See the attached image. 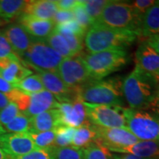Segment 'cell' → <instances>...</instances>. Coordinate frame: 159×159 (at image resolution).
Returning <instances> with one entry per match:
<instances>
[{
    "instance_id": "41",
    "label": "cell",
    "mask_w": 159,
    "mask_h": 159,
    "mask_svg": "<svg viewBox=\"0 0 159 159\" xmlns=\"http://www.w3.org/2000/svg\"><path fill=\"white\" fill-rule=\"evenodd\" d=\"M148 44L157 53L159 54V34L153 35L152 36L147 38L145 40Z\"/></svg>"
},
{
    "instance_id": "7",
    "label": "cell",
    "mask_w": 159,
    "mask_h": 159,
    "mask_svg": "<svg viewBox=\"0 0 159 159\" xmlns=\"http://www.w3.org/2000/svg\"><path fill=\"white\" fill-rule=\"evenodd\" d=\"M19 59L36 71L57 72L63 57L44 40L35 39L30 47Z\"/></svg>"
},
{
    "instance_id": "25",
    "label": "cell",
    "mask_w": 159,
    "mask_h": 159,
    "mask_svg": "<svg viewBox=\"0 0 159 159\" xmlns=\"http://www.w3.org/2000/svg\"><path fill=\"white\" fill-rule=\"evenodd\" d=\"M44 41L50 46L52 48L55 49L57 53H59L63 58L74 56V54L71 52L64 37L55 31V30L47 39H44Z\"/></svg>"
},
{
    "instance_id": "15",
    "label": "cell",
    "mask_w": 159,
    "mask_h": 159,
    "mask_svg": "<svg viewBox=\"0 0 159 159\" xmlns=\"http://www.w3.org/2000/svg\"><path fill=\"white\" fill-rule=\"evenodd\" d=\"M135 61L136 66L159 81V54L145 41L139 45Z\"/></svg>"
},
{
    "instance_id": "8",
    "label": "cell",
    "mask_w": 159,
    "mask_h": 159,
    "mask_svg": "<svg viewBox=\"0 0 159 159\" xmlns=\"http://www.w3.org/2000/svg\"><path fill=\"white\" fill-rule=\"evenodd\" d=\"M126 128L140 141L159 142V117L146 110L125 108Z\"/></svg>"
},
{
    "instance_id": "29",
    "label": "cell",
    "mask_w": 159,
    "mask_h": 159,
    "mask_svg": "<svg viewBox=\"0 0 159 159\" xmlns=\"http://www.w3.org/2000/svg\"><path fill=\"white\" fill-rule=\"evenodd\" d=\"M38 148H48L54 146L56 138V129L44 132L27 133Z\"/></svg>"
},
{
    "instance_id": "34",
    "label": "cell",
    "mask_w": 159,
    "mask_h": 159,
    "mask_svg": "<svg viewBox=\"0 0 159 159\" xmlns=\"http://www.w3.org/2000/svg\"><path fill=\"white\" fill-rule=\"evenodd\" d=\"M56 148H37L29 153L13 159H55Z\"/></svg>"
},
{
    "instance_id": "48",
    "label": "cell",
    "mask_w": 159,
    "mask_h": 159,
    "mask_svg": "<svg viewBox=\"0 0 159 159\" xmlns=\"http://www.w3.org/2000/svg\"><path fill=\"white\" fill-rule=\"evenodd\" d=\"M7 23H8V22H7V21H5V20L0 19V27H1V26H2V25H6V24H7Z\"/></svg>"
},
{
    "instance_id": "44",
    "label": "cell",
    "mask_w": 159,
    "mask_h": 159,
    "mask_svg": "<svg viewBox=\"0 0 159 159\" xmlns=\"http://www.w3.org/2000/svg\"><path fill=\"white\" fill-rule=\"evenodd\" d=\"M9 102H10L8 99H7V97L2 94V93L0 92V112L7 106Z\"/></svg>"
},
{
    "instance_id": "21",
    "label": "cell",
    "mask_w": 159,
    "mask_h": 159,
    "mask_svg": "<svg viewBox=\"0 0 159 159\" xmlns=\"http://www.w3.org/2000/svg\"><path fill=\"white\" fill-rule=\"evenodd\" d=\"M156 34H159V0L142 16L139 29V36L148 38Z\"/></svg>"
},
{
    "instance_id": "37",
    "label": "cell",
    "mask_w": 159,
    "mask_h": 159,
    "mask_svg": "<svg viewBox=\"0 0 159 159\" xmlns=\"http://www.w3.org/2000/svg\"><path fill=\"white\" fill-rule=\"evenodd\" d=\"M11 44L6 39L2 31H0V59L16 56ZM17 56V55H16Z\"/></svg>"
},
{
    "instance_id": "47",
    "label": "cell",
    "mask_w": 159,
    "mask_h": 159,
    "mask_svg": "<svg viewBox=\"0 0 159 159\" xmlns=\"http://www.w3.org/2000/svg\"><path fill=\"white\" fill-rule=\"evenodd\" d=\"M156 108L159 112V90L158 91V95H157V99H156Z\"/></svg>"
},
{
    "instance_id": "40",
    "label": "cell",
    "mask_w": 159,
    "mask_h": 159,
    "mask_svg": "<svg viewBox=\"0 0 159 159\" xmlns=\"http://www.w3.org/2000/svg\"><path fill=\"white\" fill-rule=\"evenodd\" d=\"M58 11H72L74 7L78 3L77 0H57L55 1Z\"/></svg>"
},
{
    "instance_id": "43",
    "label": "cell",
    "mask_w": 159,
    "mask_h": 159,
    "mask_svg": "<svg viewBox=\"0 0 159 159\" xmlns=\"http://www.w3.org/2000/svg\"><path fill=\"white\" fill-rule=\"evenodd\" d=\"M112 159H148V158H143L140 157H137L133 155L130 154H114L111 156Z\"/></svg>"
},
{
    "instance_id": "39",
    "label": "cell",
    "mask_w": 159,
    "mask_h": 159,
    "mask_svg": "<svg viewBox=\"0 0 159 159\" xmlns=\"http://www.w3.org/2000/svg\"><path fill=\"white\" fill-rule=\"evenodd\" d=\"M72 20H75L73 11H57L52 19L53 22L55 24V25L68 22V21H72Z\"/></svg>"
},
{
    "instance_id": "16",
    "label": "cell",
    "mask_w": 159,
    "mask_h": 159,
    "mask_svg": "<svg viewBox=\"0 0 159 159\" xmlns=\"http://www.w3.org/2000/svg\"><path fill=\"white\" fill-rule=\"evenodd\" d=\"M2 33L11 44L13 52L19 58L30 47L35 40L19 23L9 25L4 30Z\"/></svg>"
},
{
    "instance_id": "2",
    "label": "cell",
    "mask_w": 159,
    "mask_h": 159,
    "mask_svg": "<svg viewBox=\"0 0 159 159\" xmlns=\"http://www.w3.org/2000/svg\"><path fill=\"white\" fill-rule=\"evenodd\" d=\"M139 36L136 32L91 25L85 33L84 41L90 53L108 50H125Z\"/></svg>"
},
{
    "instance_id": "13",
    "label": "cell",
    "mask_w": 159,
    "mask_h": 159,
    "mask_svg": "<svg viewBox=\"0 0 159 159\" xmlns=\"http://www.w3.org/2000/svg\"><path fill=\"white\" fill-rule=\"evenodd\" d=\"M37 148L28 134L6 133L0 137V149L9 159L25 156Z\"/></svg>"
},
{
    "instance_id": "19",
    "label": "cell",
    "mask_w": 159,
    "mask_h": 159,
    "mask_svg": "<svg viewBox=\"0 0 159 159\" xmlns=\"http://www.w3.org/2000/svg\"><path fill=\"white\" fill-rule=\"evenodd\" d=\"M111 152L130 154L143 158L159 159V142L139 141L130 146L115 149Z\"/></svg>"
},
{
    "instance_id": "23",
    "label": "cell",
    "mask_w": 159,
    "mask_h": 159,
    "mask_svg": "<svg viewBox=\"0 0 159 159\" xmlns=\"http://www.w3.org/2000/svg\"><path fill=\"white\" fill-rule=\"evenodd\" d=\"M33 71L25 66L19 58L12 61L6 69L0 70V76L15 87L18 83L31 75Z\"/></svg>"
},
{
    "instance_id": "30",
    "label": "cell",
    "mask_w": 159,
    "mask_h": 159,
    "mask_svg": "<svg viewBox=\"0 0 159 159\" xmlns=\"http://www.w3.org/2000/svg\"><path fill=\"white\" fill-rule=\"evenodd\" d=\"M76 128L60 125L56 128V138L54 143L55 148H63L70 147Z\"/></svg>"
},
{
    "instance_id": "3",
    "label": "cell",
    "mask_w": 159,
    "mask_h": 159,
    "mask_svg": "<svg viewBox=\"0 0 159 159\" xmlns=\"http://www.w3.org/2000/svg\"><path fill=\"white\" fill-rule=\"evenodd\" d=\"M83 102L89 104L123 105L122 80L120 77L90 80L79 89Z\"/></svg>"
},
{
    "instance_id": "45",
    "label": "cell",
    "mask_w": 159,
    "mask_h": 159,
    "mask_svg": "<svg viewBox=\"0 0 159 159\" xmlns=\"http://www.w3.org/2000/svg\"><path fill=\"white\" fill-rule=\"evenodd\" d=\"M0 159H9L7 155L5 153V152L2 149H0Z\"/></svg>"
},
{
    "instance_id": "38",
    "label": "cell",
    "mask_w": 159,
    "mask_h": 159,
    "mask_svg": "<svg viewBox=\"0 0 159 159\" xmlns=\"http://www.w3.org/2000/svg\"><path fill=\"white\" fill-rule=\"evenodd\" d=\"M155 2H156L155 0H136V1L133 2L131 5L136 13L142 16L145 12L152 7Z\"/></svg>"
},
{
    "instance_id": "12",
    "label": "cell",
    "mask_w": 159,
    "mask_h": 159,
    "mask_svg": "<svg viewBox=\"0 0 159 159\" xmlns=\"http://www.w3.org/2000/svg\"><path fill=\"white\" fill-rule=\"evenodd\" d=\"M57 109L60 113L61 125L77 128L89 122L85 112L84 102L80 93L71 101L60 102Z\"/></svg>"
},
{
    "instance_id": "14",
    "label": "cell",
    "mask_w": 159,
    "mask_h": 159,
    "mask_svg": "<svg viewBox=\"0 0 159 159\" xmlns=\"http://www.w3.org/2000/svg\"><path fill=\"white\" fill-rule=\"evenodd\" d=\"M38 75L42 81L45 90L48 91L59 102H69L76 97L79 89H70L63 82L57 72L38 70Z\"/></svg>"
},
{
    "instance_id": "18",
    "label": "cell",
    "mask_w": 159,
    "mask_h": 159,
    "mask_svg": "<svg viewBox=\"0 0 159 159\" xmlns=\"http://www.w3.org/2000/svg\"><path fill=\"white\" fill-rule=\"evenodd\" d=\"M57 11L53 0H33L26 2L22 13L40 19L52 20Z\"/></svg>"
},
{
    "instance_id": "28",
    "label": "cell",
    "mask_w": 159,
    "mask_h": 159,
    "mask_svg": "<svg viewBox=\"0 0 159 159\" xmlns=\"http://www.w3.org/2000/svg\"><path fill=\"white\" fill-rule=\"evenodd\" d=\"M16 88L26 94H33L44 91L42 81L38 75H30L15 85Z\"/></svg>"
},
{
    "instance_id": "5",
    "label": "cell",
    "mask_w": 159,
    "mask_h": 159,
    "mask_svg": "<svg viewBox=\"0 0 159 159\" xmlns=\"http://www.w3.org/2000/svg\"><path fill=\"white\" fill-rule=\"evenodd\" d=\"M91 80H103L127 64L128 53L125 50H108L89 53L83 56Z\"/></svg>"
},
{
    "instance_id": "27",
    "label": "cell",
    "mask_w": 159,
    "mask_h": 159,
    "mask_svg": "<svg viewBox=\"0 0 159 159\" xmlns=\"http://www.w3.org/2000/svg\"><path fill=\"white\" fill-rule=\"evenodd\" d=\"M31 118L20 113L8 124L3 126L6 133L9 134H27L31 130Z\"/></svg>"
},
{
    "instance_id": "6",
    "label": "cell",
    "mask_w": 159,
    "mask_h": 159,
    "mask_svg": "<svg viewBox=\"0 0 159 159\" xmlns=\"http://www.w3.org/2000/svg\"><path fill=\"white\" fill-rule=\"evenodd\" d=\"M9 102H15L20 112L26 116L33 117L51 109L57 108L59 102L56 98L44 90L33 94H26L15 88L10 93L5 94Z\"/></svg>"
},
{
    "instance_id": "32",
    "label": "cell",
    "mask_w": 159,
    "mask_h": 159,
    "mask_svg": "<svg viewBox=\"0 0 159 159\" xmlns=\"http://www.w3.org/2000/svg\"><path fill=\"white\" fill-rule=\"evenodd\" d=\"M83 159H112V154L104 147L93 144L83 149Z\"/></svg>"
},
{
    "instance_id": "20",
    "label": "cell",
    "mask_w": 159,
    "mask_h": 159,
    "mask_svg": "<svg viewBox=\"0 0 159 159\" xmlns=\"http://www.w3.org/2000/svg\"><path fill=\"white\" fill-rule=\"evenodd\" d=\"M30 119V131L33 132H44L55 130L61 125L60 113L57 108L44 111L41 114L31 117Z\"/></svg>"
},
{
    "instance_id": "46",
    "label": "cell",
    "mask_w": 159,
    "mask_h": 159,
    "mask_svg": "<svg viewBox=\"0 0 159 159\" xmlns=\"http://www.w3.org/2000/svg\"><path fill=\"white\" fill-rule=\"evenodd\" d=\"M5 134H6V131L5 130V129H4L3 126L2 125L1 123H0V137H1L2 135H4Z\"/></svg>"
},
{
    "instance_id": "36",
    "label": "cell",
    "mask_w": 159,
    "mask_h": 159,
    "mask_svg": "<svg viewBox=\"0 0 159 159\" xmlns=\"http://www.w3.org/2000/svg\"><path fill=\"white\" fill-rule=\"evenodd\" d=\"M20 111L15 102H10L7 106L0 112V123L2 126L8 124L20 114Z\"/></svg>"
},
{
    "instance_id": "9",
    "label": "cell",
    "mask_w": 159,
    "mask_h": 159,
    "mask_svg": "<svg viewBox=\"0 0 159 159\" xmlns=\"http://www.w3.org/2000/svg\"><path fill=\"white\" fill-rule=\"evenodd\" d=\"M87 118L99 128H126L125 108L114 105H96L84 102Z\"/></svg>"
},
{
    "instance_id": "33",
    "label": "cell",
    "mask_w": 159,
    "mask_h": 159,
    "mask_svg": "<svg viewBox=\"0 0 159 159\" xmlns=\"http://www.w3.org/2000/svg\"><path fill=\"white\" fill-rule=\"evenodd\" d=\"M72 11L74 13L75 21L85 32L88 31L91 26V22L82 1H78V3L74 7Z\"/></svg>"
},
{
    "instance_id": "17",
    "label": "cell",
    "mask_w": 159,
    "mask_h": 159,
    "mask_svg": "<svg viewBox=\"0 0 159 159\" xmlns=\"http://www.w3.org/2000/svg\"><path fill=\"white\" fill-rule=\"evenodd\" d=\"M19 24L31 37L40 40L47 39L55 27L52 20L40 19L23 13L20 15Z\"/></svg>"
},
{
    "instance_id": "1",
    "label": "cell",
    "mask_w": 159,
    "mask_h": 159,
    "mask_svg": "<svg viewBox=\"0 0 159 159\" xmlns=\"http://www.w3.org/2000/svg\"><path fill=\"white\" fill-rule=\"evenodd\" d=\"M159 81L137 66L122 80V93L130 108H156Z\"/></svg>"
},
{
    "instance_id": "26",
    "label": "cell",
    "mask_w": 159,
    "mask_h": 159,
    "mask_svg": "<svg viewBox=\"0 0 159 159\" xmlns=\"http://www.w3.org/2000/svg\"><path fill=\"white\" fill-rule=\"evenodd\" d=\"M55 30L64 37L74 55H80L83 49L84 36L75 34L61 25H55Z\"/></svg>"
},
{
    "instance_id": "11",
    "label": "cell",
    "mask_w": 159,
    "mask_h": 159,
    "mask_svg": "<svg viewBox=\"0 0 159 159\" xmlns=\"http://www.w3.org/2000/svg\"><path fill=\"white\" fill-rule=\"evenodd\" d=\"M97 139L96 144L104 147L109 151L122 148L138 142L139 140L128 128H105L97 127Z\"/></svg>"
},
{
    "instance_id": "31",
    "label": "cell",
    "mask_w": 159,
    "mask_h": 159,
    "mask_svg": "<svg viewBox=\"0 0 159 159\" xmlns=\"http://www.w3.org/2000/svg\"><path fill=\"white\" fill-rule=\"evenodd\" d=\"M109 0H87L82 1V3L84 5L85 10L89 19L91 20V25L96 22L101 13L105 8V7L108 5Z\"/></svg>"
},
{
    "instance_id": "24",
    "label": "cell",
    "mask_w": 159,
    "mask_h": 159,
    "mask_svg": "<svg viewBox=\"0 0 159 159\" xmlns=\"http://www.w3.org/2000/svg\"><path fill=\"white\" fill-rule=\"evenodd\" d=\"M26 2L23 0H0V19L9 22L11 19L20 16L23 13Z\"/></svg>"
},
{
    "instance_id": "4",
    "label": "cell",
    "mask_w": 159,
    "mask_h": 159,
    "mask_svg": "<svg viewBox=\"0 0 159 159\" xmlns=\"http://www.w3.org/2000/svg\"><path fill=\"white\" fill-rule=\"evenodd\" d=\"M142 17L136 13L131 3L112 0L105 6L94 24L114 29L134 31L139 36Z\"/></svg>"
},
{
    "instance_id": "22",
    "label": "cell",
    "mask_w": 159,
    "mask_h": 159,
    "mask_svg": "<svg viewBox=\"0 0 159 159\" xmlns=\"http://www.w3.org/2000/svg\"><path fill=\"white\" fill-rule=\"evenodd\" d=\"M98 134L96 126L90 122L83 124L76 128L71 147L84 149L93 144H96Z\"/></svg>"
},
{
    "instance_id": "35",
    "label": "cell",
    "mask_w": 159,
    "mask_h": 159,
    "mask_svg": "<svg viewBox=\"0 0 159 159\" xmlns=\"http://www.w3.org/2000/svg\"><path fill=\"white\" fill-rule=\"evenodd\" d=\"M55 159H83V150L71 146L57 148Z\"/></svg>"
},
{
    "instance_id": "10",
    "label": "cell",
    "mask_w": 159,
    "mask_h": 159,
    "mask_svg": "<svg viewBox=\"0 0 159 159\" xmlns=\"http://www.w3.org/2000/svg\"><path fill=\"white\" fill-rule=\"evenodd\" d=\"M57 74L65 85L72 90H77L91 80L83 56L80 55L63 58L59 65Z\"/></svg>"
},
{
    "instance_id": "42",
    "label": "cell",
    "mask_w": 159,
    "mask_h": 159,
    "mask_svg": "<svg viewBox=\"0 0 159 159\" xmlns=\"http://www.w3.org/2000/svg\"><path fill=\"white\" fill-rule=\"evenodd\" d=\"M15 89L14 85L6 81L5 79L0 76V92L4 94L11 92Z\"/></svg>"
}]
</instances>
